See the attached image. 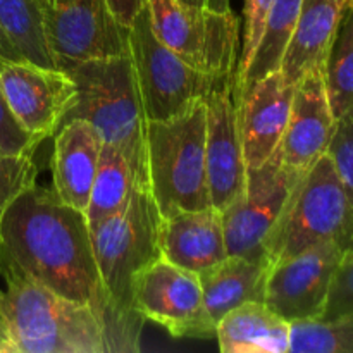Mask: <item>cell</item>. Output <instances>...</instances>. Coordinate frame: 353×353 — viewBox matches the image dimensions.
<instances>
[{"mask_svg": "<svg viewBox=\"0 0 353 353\" xmlns=\"http://www.w3.org/2000/svg\"><path fill=\"white\" fill-rule=\"evenodd\" d=\"M290 327L264 302H247L221 317L216 340L223 353H290Z\"/></svg>", "mask_w": 353, "mask_h": 353, "instance_id": "20", "label": "cell"}, {"mask_svg": "<svg viewBox=\"0 0 353 353\" xmlns=\"http://www.w3.org/2000/svg\"><path fill=\"white\" fill-rule=\"evenodd\" d=\"M107 3H109L114 16H116L124 26L130 28V24L133 23L134 17L145 9L147 0H107Z\"/></svg>", "mask_w": 353, "mask_h": 353, "instance_id": "32", "label": "cell"}, {"mask_svg": "<svg viewBox=\"0 0 353 353\" xmlns=\"http://www.w3.org/2000/svg\"><path fill=\"white\" fill-rule=\"evenodd\" d=\"M38 2H40L41 6H43V9H48V7H50L52 3H54V0H38Z\"/></svg>", "mask_w": 353, "mask_h": 353, "instance_id": "38", "label": "cell"}, {"mask_svg": "<svg viewBox=\"0 0 353 353\" xmlns=\"http://www.w3.org/2000/svg\"><path fill=\"white\" fill-rule=\"evenodd\" d=\"M41 141L31 137L16 121L7 103L0 100V152L10 155H34Z\"/></svg>", "mask_w": 353, "mask_h": 353, "instance_id": "30", "label": "cell"}, {"mask_svg": "<svg viewBox=\"0 0 353 353\" xmlns=\"http://www.w3.org/2000/svg\"><path fill=\"white\" fill-rule=\"evenodd\" d=\"M272 3L274 0H245V40L240 50V57H238L236 72L243 71L250 62L259 40H261L262 30H264Z\"/></svg>", "mask_w": 353, "mask_h": 353, "instance_id": "31", "label": "cell"}, {"mask_svg": "<svg viewBox=\"0 0 353 353\" xmlns=\"http://www.w3.org/2000/svg\"><path fill=\"white\" fill-rule=\"evenodd\" d=\"M238 57L212 71L205 103L207 176L210 203L223 210L245 190L247 164L240 137L236 86Z\"/></svg>", "mask_w": 353, "mask_h": 353, "instance_id": "9", "label": "cell"}, {"mask_svg": "<svg viewBox=\"0 0 353 353\" xmlns=\"http://www.w3.org/2000/svg\"><path fill=\"white\" fill-rule=\"evenodd\" d=\"M2 296H3V290H0V341L9 345V336H7V326H6V319H3V310H2Z\"/></svg>", "mask_w": 353, "mask_h": 353, "instance_id": "35", "label": "cell"}, {"mask_svg": "<svg viewBox=\"0 0 353 353\" xmlns=\"http://www.w3.org/2000/svg\"><path fill=\"white\" fill-rule=\"evenodd\" d=\"M353 312V248L345 252L331 285L326 310L321 319H333Z\"/></svg>", "mask_w": 353, "mask_h": 353, "instance_id": "29", "label": "cell"}, {"mask_svg": "<svg viewBox=\"0 0 353 353\" xmlns=\"http://www.w3.org/2000/svg\"><path fill=\"white\" fill-rule=\"evenodd\" d=\"M0 100H3V99H2V92H0Z\"/></svg>", "mask_w": 353, "mask_h": 353, "instance_id": "41", "label": "cell"}, {"mask_svg": "<svg viewBox=\"0 0 353 353\" xmlns=\"http://www.w3.org/2000/svg\"><path fill=\"white\" fill-rule=\"evenodd\" d=\"M150 24L159 40L202 71L212 72L240 57V21L230 12H214L181 0H147Z\"/></svg>", "mask_w": 353, "mask_h": 353, "instance_id": "10", "label": "cell"}, {"mask_svg": "<svg viewBox=\"0 0 353 353\" xmlns=\"http://www.w3.org/2000/svg\"><path fill=\"white\" fill-rule=\"evenodd\" d=\"M52 138V190L62 202L85 212L99 168L102 137L88 121L71 119L62 123Z\"/></svg>", "mask_w": 353, "mask_h": 353, "instance_id": "18", "label": "cell"}, {"mask_svg": "<svg viewBox=\"0 0 353 353\" xmlns=\"http://www.w3.org/2000/svg\"><path fill=\"white\" fill-rule=\"evenodd\" d=\"M343 255L340 245L323 243L272 262L264 303L288 323L321 319Z\"/></svg>", "mask_w": 353, "mask_h": 353, "instance_id": "13", "label": "cell"}, {"mask_svg": "<svg viewBox=\"0 0 353 353\" xmlns=\"http://www.w3.org/2000/svg\"><path fill=\"white\" fill-rule=\"evenodd\" d=\"M207 9L214 12H230L231 0H207Z\"/></svg>", "mask_w": 353, "mask_h": 353, "instance_id": "34", "label": "cell"}, {"mask_svg": "<svg viewBox=\"0 0 353 353\" xmlns=\"http://www.w3.org/2000/svg\"><path fill=\"white\" fill-rule=\"evenodd\" d=\"M269 264L241 255H228L223 262L199 274L203 302L217 326L221 317L247 302H264Z\"/></svg>", "mask_w": 353, "mask_h": 353, "instance_id": "21", "label": "cell"}, {"mask_svg": "<svg viewBox=\"0 0 353 353\" xmlns=\"http://www.w3.org/2000/svg\"><path fill=\"white\" fill-rule=\"evenodd\" d=\"M327 97L334 117L353 109V6L343 14L324 69Z\"/></svg>", "mask_w": 353, "mask_h": 353, "instance_id": "25", "label": "cell"}, {"mask_svg": "<svg viewBox=\"0 0 353 353\" xmlns=\"http://www.w3.org/2000/svg\"><path fill=\"white\" fill-rule=\"evenodd\" d=\"M62 71L76 85V100L62 123L88 121L103 143L117 148L126 157L137 188L148 190V119L130 54L79 62Z\"/></svg>", "mask_w": 353, "mask_h": 353, "instance_id": "3", "label": "cell"}, {"mask_svg": "<svg viewBox=\"0 0 353 353\" xmlns=\"http://www.w3.org/2000/svg\"><path fill=\"white\" fill-rule=\"evenodd\" d=\"M48 47L59 69L130 54L128 31L107 0H65L45 9Z\"/></svg>", "mask_w": 353, "mask_h": 353, "instance_id": "12", "label": "cell"}, {"mask_svg": "<svg viewBox=\"0 0 353 353\" xmlns=\"http://www.w3.org/2000/svg\"><path fill=\"white\" fill-rule=\"evenodd\" d=\"M0 353H12V350H10L9 345L3 343V341H0Z\"/></svg>", "mask_w": 353, "mask_h": 353, "instance_id": "37", "label": "cell"}, {"mask_svg": "<svg viewBox=\"0 0 353 353\" xmlns=\"http://www.w3.org/2000/svg\"><path fill=\"white\" fill-rule=\"evenodd\" d=\"M0 24L24 61L57 68L48 47L45 9L38 0H0Z\"/></svg>", "mask_w": 353, "mask_h": 353, "instance_id": "23", "label": "cell"}, {"mask_svg": "<svg viewBox=\"0 0 353 353\" xmlns=\"http://www.w3.org/2000/svg\"><path fill=\"white\" fill-rule=\"evenodd\" d=\"M61 2H65V0H54V3H61ZM54 3H52V6H54Z\"/></svg>", "mask_w": 353, "mask_h": 353, "instance_id": "39", "label": "cell"}, {"mask_svg": "<svg viewBox=\"0 0 353 353\" xmlns=\"http://www.w3.org/2000/svg\"><path fill=\"white\" fill-rule=\"evenodd\" d=\"M327 155L343 183L353 209V109L341 114L336 119L333 138Z\"/></svg>", "mask_w": 353, "mask_h": 353, "instance_id": "28", "label": "cell"}, {"mask_svg": "<svg viewBox=\"0 0 353 353\" xmlns=\"http://www.w3.org/2000/svg\"><path fill=\"white\" fill-rule=\"evenodd\" d=\"M0 269L92 307L105 334L107 302L83 210L31 186L0 214Z\"/></svg>", "mask_w": 353, "mask_h": 353, "instance_id": "1", "label": "cell"}, {"mask_svg": "<svg viewBox=\"0 0 353 353\" xmlns=\"http://www.w3.org/2000/svg\"><path fill=\"white\" fill-rule=\"evenodd\" d=\"M290 324V353H353V312Z\"/></svg>", "mask_w": 353, "mask_h": 353, "instance_id": "26", "label": "cell"}, {"mask_svg": "<svg viewBox=\"0 0 353 353\" xmlns=\"http://www.w3.org/2000/svg\"><path fill=\"white\" fill-rule=\"evenodd\" d=\"M161 214L147 188H134L121 212L90 224L97 271L107 302V353L141 350L145 319L134 310V276L161 257Z\"/></svg>", "mask_w": 353, "mask_h": 353, "instance_id": "2", "label": "cell"}, {"mask_svg": "<svg viewBox=\"0 0 353 353\" xmlns=\"http://www.w3.org/2000/svg\"><path fill=\"white\" fill-rule=\"evenodd\" d=\"M300 7L302 0H274L250 62L243 71L236 72L234 92L238 103L255 83L271 72L279 71L283 55L299 19Z\"/></svg>", "mask_w": 353, "mask_h": 353, "instance_id": "22", "label": "cell"}, {"mask_svg": "<svg viewBox=\"0 0 353 353\" xmlns=\"http://www.w3.org/2000/svg\"><path fill=\"white\" fill-rule=\"evenodd\" d=\"M348 0H302L299 19L281 61L283 78L295 86L312 69H326Z\"/></svg>", "mask_w": 353, "mask_h": 353, "instance_id": "19", "label": "cell"}, {"mask_svg": "<svg viewBox=\"0 0 353 353\" xmlns=\"http://www.w3.org/2000/svg\"><path fill=\"white\" fill-rule=\"evenodd\" d=\"M133 305L145 321L159 324L174 338H216V324L205 309L199 274L162 255L134 276Z\"/></svg>", "mask_w": 353, "mask_h": 353, "instance_id": "11", "label": "cell"}, {"mask_svg": "<svg viewBox=\"0 0 353 353\" xmlns=\"http://www.w3.org/2000/svg\"><path fill=\"white\" fill-rule=\"evenodd\" d=\"M130 57L148 121H165L203 102L212 72L195 68L165 47L145 7L130 24Z\"/></svg>", "mask_w": 353, "mask_h": 353, "instance_id": "8", "label": "cell"}, {"mask_svg": "<svg viewBox=\"0 0 353 353\" xmlns=\"http://www.w3.org/2000/svg\"><path fill=\"white\" fill-rule=\"evenodd\" d=\"M159 250L165 261L202 274L228 257L223 212L216 207L161 217Z\"/></svg>", "mask_w": 353, "mask_h": 353, "instance_id": "17", "label": "cell"}, {"mask_svg": "<svg viewBox=\"0 0 353 353\" xmlns=\"http://www.w3.org/2000/svg\"><path fill=\"white\" fill-rule=\"evenodd\" d=\"M34 155H10L0 152V214L26 190L37 185Z\"/></svg>", "mask_w": 353, "mask_h": 353, "instance_id": "27", "label": "cell"}, {"mask_svg": "<svg viewBox=\"0 0 353 353\" xmlns=\"http://www.w3.org/2000/svg\"><path fill=\"white\" fill-rule=\"evenodd\" d=\"M0 59H3V61H24L19 55V52L10 43L9 38H7L2 24H0Z\"/></svg>", "mask_w": 353, "mask_h": 353, "instance_id": "33", "label": "cell"}, {"mask_svg": "<svg viewBox=\"0 0 353 353\" xmlns=\"http://www.w3.org/2000/svg\"><path fill=\"white\" fill-rule=\"evenodd\" d=\"M295 86L281 71L255 83L238 103L241 148L247 168L264 164L279 147L292 110Z\"/></svg>", "mask_w": 353, "mask_h": 353, "instance_id": "16", "label": "cell"}, {"mask_svg": "<svg viewBox=\"0 0 353 353\" xmlns=\"http://www.w3.org/2000/svg\"><path fill=\"white\" fill-rule=\"evenodd\" d=\"M6 279L3 319L12 353H107L102 323L92 307L74 302L17 272Z\"/></svg>", "mask_w": 353, "mask_h": 353, "instance_id": "4", "label": "cell"}, {"mask_svg": "<svg viewBox=\"0 0 353 353\" xmlns=\"http://www.w3.org/2000/svg\"><path fill=\"white\" fill-rule=\"evenodd\" d=\"M336 117L327 97L324 68L312 69L295 85L292 110L281 140V157L288 168L307 172L327 154Z\"/></svg>", "mask_w": 353, "mask_h": 353, "instance_id": "15", "label": "cell"}, {"mask_svg": "<svg viewBox=\"0 0 353 353\" xmlns=\"http://www.w3.org/2000/svg\"><path fill=\"white\" fill-rule=\"evenodd\" d=\"M205 103L165 121H148V190L161 217L210 207Z\"/></svg>", "mask_w": 353, "mask_h": 353, "instance_id": "5", "label": "cell"}, {"mask_svg": "<svg viewBox=\"0 0 353 353\" xmlns=\"http://www.w3.org/2000/svg\"><path fill=\"white\" fill-rule=\"evenodd\" d=\"M181 2L188 3L193 7H207V0H181Z\"/></svg>", "mask_w": 353, "mask_h": 353, "instance_id": "36", "label": "cell"}, {"mask_svg": "<svg viewBox=\"0 0 353 353\" xmlns=\"http://www.w3.org/2000/svg\"><path fill=\"white\" fill-rule=\"evenodd\" d=\"M348 6H353V0H350V2H348Z\"/></svg>", "mask_w": 353, "mask_h": 353, "instance_id": "40", "label": "cell"}, {"mask_svg": "<svg viewBox=\"0 0 353 353\" xmlns=\"http://www.w3.org/2000/svg\"><path fill=\"white\" fill-rule=\"evenodd\" d=\"M134 188V176L126 157L117 148L102 143L99 168L85 210L88 224L121 212L130 202Z\"/></svg>", "mask_w": 353, "mask_h": 353, "instance_id": "24", "label": "cell"}, {"mask_svg": "<svg viewBox=\"0 0 353 353\" xmlns=\"http://www.w3.org/2000/svg\"><path fill=\"white\" fill-rule=\"evenodd\" d=\"M0 92L17 123L43 143L61 128L76 100V85L59 68L0 59Z\"/></svg>", "mask_w": 353, "mask_h": 353, "instance_id": "14", "label": "cell"}, {"mask_svg": "<svg viewBox=\"0 0 353 353\" xmlns=\"http://www.w3.org/2000/svg\"><path fill=\"white\" fill-rule=\"evenodd\" d=\"M353 248V209L330 155L307 171L292 205L269 247V265L316 245Z\"/></svg>", "mask_w": 353, "mask_h": 353, "instance_id": "6", "label": "cell"}, {"mask_svg": "<svg viewBox=\"0 0 353 353\" xmlns=\"http://www.w3.org/2000/svg\"><path fill=\"white\" fill-rule=\"evenodd\" d=\"M348 2H350V0H348Z\"/></svg>", "mask_w": 353, "mask_h": 353, "instance_id": "42", "label": "cell"}, {"mask_svg": "<svg viewBox=\"0 0 353 353\" xmlns=\"http://www.w3.org/2000/svg\"><path fill=\"white\" fill-rule=\"evenodd\" d=\"M305 174L283 162L281 147L264 164L247 168L243 193L221 210L228 255L268 262L269 247Z\"/></svg>", "mask_w": 353, "mask_h": 353, "instance_id": "7", "label": "cell"}]
</instances>
